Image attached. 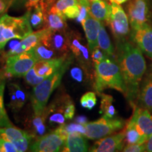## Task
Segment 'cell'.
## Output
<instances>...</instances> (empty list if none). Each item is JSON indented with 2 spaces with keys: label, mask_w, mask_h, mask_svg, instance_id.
<instances>
[{
  "label": "cell",
  "mask_w": 152,
  "mask_h": 152,
  "mask_svg": "<svg viewBox=\"0 0 152 152\" xmlns=\"http://www.w3.org/2000/svg\"><path fill=\"white\" fill-rule=\"evenodd\" d=\"M117 59L125 87L124 94L131 105L134 106L140 82L147 69L145 59L138 47L125 40L118 42Z\"/></svg>",
  "instance_id": "obj_1"
},
{
  "label": "cell",
  "mask_w": 152,
  "mask_h": 152,
  "mask_svg": "<svg viewBox=\"0 0 152 152\" xmlns=\"http://www.w3.org/2000/svg\"><path fill=\"white\" fill-rule=\"evenodd\" d=\"M73 58V54H68L66 61L54 73L34 87L31 94V104L34 115H39L45 111L51 95L61 84L63 76L71 65Z\"/></svg>",
  "instance_id": "obj_2"
},
{
  "label": "cell",
  "mask_w": 152,
  "mask_h": 152,
  "mask_svg": "<svg viewBox=\"0 0 152 152\" xmlns=\"http://www.w3.org/2000/svg\"><path fill=\"white\" fill-rule=\"evenodd\" d=\"M94 89L98 94L106 89H113L125 94V87L118 64L110 58L94 64Z\"/></svg>",
  "instance_id": "obj_3"
},
{
  "label": "cell",
  "mask_w": 152,
  "mask_h": 152,
  "mask_svg": "<svg viewBox=\"0 0 152 152\" xmlns=\"http://www.w3.org/2000/svg\"><path fill=\"white\" fill-rule=\"evenodd\" d=\"M30 16V10H28L22 16L5 14L0 17V52L11 39H23L33 33Z\"/></svg>",
  "instance_id": "obj_4"
},
{
  "label": "cell",
  "mask_w": 152,
  "mask_h": 152,
  "mask_svg": "<svg viewBox=\"0 0 152 152\" xmlns=\"http://www.w3.org/2000/svg\"><path fill=\"white\" fill-rule=\"evenodd\" d=\"M68 132L65 124L59 125L53 132L44 134L35 139L29 146L30 151L35 152H58L62 151Z\"/></svg>",
  "instance_id": "obj_5"
},
{
  "label": "cell",
  "mask_w": 152,
  "mask_h": 152,
  "mask_svg": "<svg viewBox=\"0 0 152 152\" xmlns=\"http://www.w3.org/2000/svg\"><path fill=\"white\" fill-rule=\"evenodd\" d=\"M84 125L85 137L90 140H99L122 129L125 121L121 118H107L103 116L97 121L87 122Z\"/></svg>",
  "instance_id": "obj_6"
},
{
  "label": "cell",
  "mask_w": 152,
  "mask_h": 152,
  "mask_svg": "<svg viewBox=\"0 0 152 152\" xmlns=\"http://www.w3.org/2000/svg\"><path fill=\"white\" fill-rule=\"evenodd\" d=\"M37 61L33 49H31L28 52L7 57L4 71L8 76L23 77Z\"/></svg>",
  "instance_id": "obj_7"
},
{
  "label": "cell",
  "mask_w": 152,
  "mask_h": 152,
  "mask_svg": "<svg viewBox=\"0 0 152 152\" xmlns=\"http://www.w3.org/2000/svg\"><path fill=\"white\" fill-rule=\"evenodd\" d=\"M128 20V16L120 4L111 3V14L107 24L109 25L114 37L118 42L125 41L130 32Z\"/></svg>",
  "instance_id": "obj_8"
},
{
  "label": "cell",
  "mask_w": 152,
  "mask_h": 152,
  "mask_svg": "<svg viewBox=\"0 0 152 152\" xmlns=\"http://www.w3.org/2000/svg\"><path fill=\"white\" fill-rule=\"evenodd\" d=\"M47 31V28H44L43 29L33 32L24 39H21L20 42H11L9 45L8 50L4 53L3 58L6 59L7 57L21 54L34 48L38 44L41 42Z\"/></svg>",
  "instance_id": "obj_9"
},
{
  "label": "cell",
  "mask_w": 152,
  "mask_h": 152,
  "mask_svg": "<svg viewBox=\"0 0 152 152\" xmlns=\"http://www.w3.org/2000/svg\"><path fill=\"white\" fill-rule=\"evenodd\" d=\"M0 137L14 144L18 152L26 151L34 139L30 132L14 126L0 128Z\"/></svg>",
  "instance_id": "obj_10"
},
{
  "label": "cell",
  "mask_w": 152,
  "mask_h": 152,
  "mask_svg": "<svg viewBox=\"0 0 152 152\" xmlns=\"http://www.w3.org/2000/svg\"><path fill=\"white\" fill-rule=\"evenodd\" d=\"M68 32L65 30H52L47 28V31L42 42L54 50L59 56L69 53Z\"/></svg>",
  "instance_id": "obj_11"
},
{
  "label": "cell",
  "mask_w": 152,
  "mask_h": 152,
  "mask_svg": "<svg viewBox=\"0 0 152 152\" xmlns=\"http://www.w3.org/2000/svg\"><path fill=\"white\" fill-rule=\"evenodd\" d=\"M150 0H131L128 7V18L132 29L147 23L149 18Z\"/></svg>",
  "instance_id": "obj_12"
},
{
  "label": "cell",
  "mask_w": 152,
  "mask_h": 152,
  "mask_svg": "<svg viewBox=\"0 0 152 152\" xmlns=\"http://www.w3.org/2000/svg\"><path fill=\"white\" fill-rule=\"evenodd\" d=\"M68 35L69 49L75 58L81 64L83 68H87L90 64V53L88 47L83 44L80 34L75 31H70Z\"/></svg>",
  "instance_id": "obj_13"
},
{
  "label": "cell",
  "mask_w": 152,
  "mask_h": 152,
  "mask_svg": "<svg viewBox=\"0 0 152 152\" xmlns=\"http://www.w3.org/2000/svg\"><path fill=\"white\" fill-rule=\"evenodd\" d=\"M131 39L142 52L152 58V27L144 23L136 29H132Z\"/></svg>",
  "instance_id": "obj_14"
},
{
  "label": "cell",
  "mask_w": 152,
  "mask_h": 152,
  "mask_svg": "<svg viewBox=\"0 0 152 152\" xmlns=\"http://www.w3.org/2000/svg\"><path fill=\"white\" fill-rule=\"evenodd\" d=\"M125 131L113 136L99 139L90 148L92 152H113L122 151L124 148Z\"/></svg>",
  "instance_id": "obj_15"
},
{
  "label": "cell",
  "mask_w": 152,
  "mask_h": 152,
  "mask_svg": "<svg viewBox=\"0 0 152 152\" xmlns=\"http://www.w3.org/2000/svg\"><path fill=\"white\" fill-rule=\"evenodd\" d=\"M68 54L69 53L52 59L38 61L33 67L34 71L38 76L46 79L47 77L54 73L64 64Z\"/></svg>",
  "instance_id": "obj_16"
},
{
  "label": "cell",
  "mask_w": 152,
  "mask_h": 152,
  "mask_svg": "<svg viewBox=\"0 0 152 152\" xmlns=\"http://www.w3.org/2000/svg\"><path fill=\"white\" fill-rule=\"evenodd\" d=\"M102 24V22L94 18L90 14L82 23L88 43V49L91 53L98 47V35Z\"/></svg>",
  "instance_id": "obj_17"
},
{
  "label": "cell",
  "mask_w": 152,
  "mask_h": 152,
  "mask_svg": "<svg viewBox=\"0 0 152 152\" xmlns=\"http://www.w3.org/2000/svg\"><path fill=\"white\" fill-rule=\"evenodd\" d=\"M131 119L135 122L139 129L148 140L152 134V115L149 110L134 106V113Z\"/></svg>",
  "instance_id": "obj_18"
},
{
  "label": "cell",
  "mask_w": 152,
  "mask_h": 152,
  "mask_svg": "<svg viewBox=\"0 0 152 152\" xmlns=\"http://www.w3.org/2000/svg\"><path fill=\"white\" fill-rule=\"evenodd\" d=\"M8 90L10 98L8 106L11 111H18L22 109L27 100L26 92L18 83H9Z\"/></svg>",
  "instance_id": "obj_19"
},
{
  "label": "cell",
  "mask_w": 152,
  "mask_h": 152,
  "mask_svg": "<svg viewBox=\"0 0 152 152\" xmlns=\"http://www.w3.org/2000/svg\"><path fill=\"white\" fill-rule=\"evenodd\" d=\"M86 137L79 132L68 133L62 151L85 152L88 151V144Z\"/></svg>",
  "instance_id": "obj_20"
},
{
  "label": "cell",
  "mask_w": 152,
  "mask_h": 152,
  "mask_svg": "<svg viewBox=\"0 0 152 152\" xmlns=\"http://www.w3.org/2000/svg\"><path fill=\"white\" fill-rule=\"evenodd\" d=\"M137 99L142 107L148 109L152 114V71L140 85Z\"/></svg>",
  "instance_id": "obj_21"
},
{
  "label": "cell",
  "mask_w": 152,
  "mask_h": 152,
  "mask_svg": "<svg viewBox=\"0 0 152 152\" xmlns=\"http://www.w3.org/2000/svg\"><path fill=\"white\" fill-rule=\"evenodd\" d=\"M111 11V4L106 0H92L90 4V14L101 22L109 20Z\"/></svg>",
  "instance_id": "obj_22"
},
{
  "label": "cell",
  "mask_w": 152,
  "mask_h": 152,
  "mask_svg": "<svg viewBox=\"0 0 152 152\" xmlns=\"http://www.w3.org/2000/svg\"><path fill=\"white\" fill-rule=\"evenodd\" d=\"M45 28L52 30H65L67 28L65 16L57 11L54 5L47 11Z\"/></svg>",
  "instance_id": "obj_23"
},
{
  "label": "cell",
  "mask_w": 152,
  "mask_h": 152,
  "mask_svg": "<svg viewBox=\"0 0 152 152\" xmlns=\"http://www.w3.org/2000/svg\"><path fill=\"white\" fill-rule=\"evenodd\" d=\"M147 141V138L144 135L143 133L140 130L135 122L130 118L125 130V143L128 144L137 143L143 144Z\"/></svg>",
  "instance_id": "obj_24"
},
{
  "label": "cell",
  "mask_w": 152,
  "mask_h": 152,
  "mask_svg": "<svg viewBox=\"0 0 152 152\" xmlns=\"http://www.w3.org/2000/svg\"><path fill=\"white\" fill-rule=\"evenodd\" d=\"M7 75L5 71L0 72V128L14 126L8 116L4 102V93L7 83Z\"/></svg>",
  "instance_id": "obj_25"
},
{
  "label": "cell",
  "mask_w": 152,
  "mask_h": 152,
  "mask_svg": "<svg viewBox=\"0 0 152 152\" xmlns=\"http://www.w3.org/2000/svg\"><path fill=\"white\" fill-rule=\"evenodd\" d=\"M46 14L47 11L43 4L39 2L33 9L30 12V22L32 28L34 29H39L46 26Z\"/></svg>",
  "instance_id": "obj_26"
},
{
  "label": "cell",
  "mask_w": 152,
  "mask_h": 152,
  "mask_svg": "<svg viewBox=\"0 0 152 152\" xmlns=\"http://www.w3.org/2000/svg\"><path fill=\"white\" fill-rule=\"evenodd\" d=\"M101 99V111L100 113L103 114V116L107 118H113L117 114V111L113 105V99L112 96L109 94L100 93Z\"/></svg>",
  "instance_id": "obj_27"
},
{
  "label": "cell",
  "mask_w": 152,
  "mask_h": 152,
  "mask_svg": "<svg viewBox=\"0 0 152 152\" xmlns=\"http://www.w3.org/2000/svg\"><path fill=\"white\" fill-rule=\"evenodd\" d=\"M98 47L102 49L108 56L111 57L114 54V48L110 40L109 36L104 28V25L101 26L98 35Z\"/></svg>",
  "instance_id": "obj_28"
},
{
  "label": "cell",
  "mask_w": 152,
  "mask_h": 152,
  "mask_svg": "<svg viewBox=\"0 0 152 152\" xmlns=\"http://www.w3.org/2000/svg\"><path fill=\"white\" fill-rule=\"evenodd\" d=\"M33 50L38 61L49 60L59 56L54 50L45 45L42 42L33 48Z\"/></svg>",
  "instance_id": "obj_29"
},
{
  "label": "cell",
  "mask_w": 152,
  "mask_h": 152,
  "mask_svg": "<svg viewBox=\"0 0 152 152\" xmlns=\"http://www.w3.org/2000/svg\"><path fill=\"white\" fill-rule=\"evenodd\" d=\"M80 104L85 109L92 110L96 104V94L93 92H88L82 96Z\"/></svg>",
  "instance_id": "obj_30"
},
{
  "label": "cell",
  "mask_w": 152,
  "mask_h": 152,
  "mask_svg": "<svg viewBox=\"0 0 152 152\" xmlns=\"http://www.w3.org/2000/svg\"><path fill=\"white\" fill-rule=\"evenodd\" d=\"M75 107L71 99L67 96L64 104V116L66 119L71 120L75 115Z\"/></svg>",
  "instance_id": "obj_31"
},
{
  "label": "cell",
  "mask_w": 152,
  "mask_h": 152,
  "mask_svg": "<svg viewBox=\"0 0 152 152\" xmlns=\"http://www.w3.org/2000/svg\"><path fill=\"white\" fill-rule=\"evenodd\" d=\"M24 77L25 79H26V83H27L28 85H31V86H35V85H38L39 83H40L42 81H43L44 80H45L43 77L38 76L37 74L35 73V72L34 71L33 68L26 73V75H25Z\"/></svg>",
  "instance_id": "obj_32"
},
{
  "label": "cell",
  "mask_w": 152,
  "mask_h": 152,
  "mask_svg": "<svg viewBox=\"0 0 152 152\" xmlns=\"http://www.w3.org/2000/svg\"><path fill=\"white\" fill-rule=\"evenodd\" d=\"M79 4V0H57L56 2L54 4V7L57 11L62 14L63 11L68 7L75 4Z\"/></svg>",
  "instance_id": "obj_33"
},
{
  "label": "cell",
  "mask_w": 152,
  "mask_h": 152,
  "mask_svg": "<svg viewBox=\"0 0 152 152\" xmlns=\"http://www.w3.org/2000/svg\"><path fill=\"white\" fill-rule=\"evenodd\" d=\"M80 13V4L66 8L63 11L62 14L65 16L66 18L75 19L78 16Z\"/></svg>",
  "instance_id": "obj_34"
},
{
  "label": "cell",
  "mask_w": 152,
  "mask_h": 152,
  "mask_svg": "<svg viewBox=\"0 0 152 152\" xmlns=\"http://www.w3.org/2000/svg\"><path fill=\"white\" fill-rule=\"evenodd\" d=\"M70 73H71L72 79L75 82L83 83L84 80V71L83 70V68L78 67V66L72 68Z\"/></svg>",
  "instance_id": "obj_35"
},
{
  "label": "cell",
  "mask_w": 152,
  "mask_h": 152,
  "mask_svg": "<svg viewBox=\"0 0 152 152\" xmlns=\"http://www.w3.org/2000/svg\"><path fill=\"white\" fill-rule=\"evenodd\" d=\"M0 152H18V150L14 144L0 137Z\"/></svg>",
  "instance_id": "obj_36"
},
{
  "label": "cell",
  "mask_w": 152,
  "mask_h": 152,
  "mask_svg": "<svg viewBox=\"0 0 152 152\" xmlns=\"http://www.w3.org/2000/svg\"><path fill=\"white\" fill-rule=\"evenodd\" d=\"M91 54H92V59L94 62V64L102 61L106 58H109L99 47H96Z\"/></svg>",
  "instance_id": "obj_37"
},
{
  "label": "cell",
  "mask_w": 152,
  "mask_h": 152,
  "mask_svg": "<svg viewBox=\"0 0 152 152\" xmlns=\"http://www.w3.org/2000/svg\"><path fill=\"white\" fill-rule=\"evenodd\" d=\"M125 152H142L146 151V145L145 143L140 144H128L126 147H125L123 149Z\"/></svg>",
  "instance_id": "obj_38"
},
{
  "label": "cell",
  "mask_w": 152,
  "mask_h": 152,
  "mask_svg": "<svg viewBox=\"0 0 152 152\" xmlns=\"http://www.w3.org/2000/svg\"><path fill=\"white\" fill-rule=\"evenodd\" d=\"M65 128L68 133L71 132H79L83 134V135L85 133V128L84 125L80 124V123H71L69 125H65Z\"/></svg>",
  "instance_id": "obj_39"
},
{
  "label": "cell",
  "mask_w": 152,
  "mask_h": 152,
  "mask_svg": "<svg viewBox=\"0 0 152 152\" xmlns=\"http://www.w3.org/2000/svg\"><path fill=\"white\" fill-rule=\"evenodd\" d=\"M11 2V0H0V15L3 14L7 11Z\"/></svg>",
  "instance_id": "obj_40"
},
{
  "label": "cell",
  "mask_w": 152,
  "mask_h": 152,
  "mask_svg": "<svg viewBox=\"0 0 152 152\" xmlns=\"http://www.w3.org/2000/svg\"><path fill=\"white\" fill-rule=\"evenodd\" d=\"M41 0H26V7L28 10H31L40 2Z\"/></svg>",
  "instance_id": "obj_41"
},
{
  "label": "cell",
  "mask_w": 152,
  "mask_h": 152,
  "mask_svg": "<svg viewBox=\"0 0 152 152\" xmlns=\"http://www.w3.org/2000/svg\"><path fill=\"white\" fill-rule=\"evenodd\" d=\"M146 145V151L152 152V134L149 137L147 141L145 142Z\"/></svg>",
  "instance_id": "obj_42"
},
{
  "label": "cell",
  "mask_w": 152,
  "mask_h": 152,
  "mask_svg": "<svg viewBox=\"0 0 152 152\" xmlns=\"http://www.w3.org/2000/svg\"><path fill=\"white\" fill-rule=\"evenodd\" d=\"M75 121L77 123H80V124L85 125L87 123V118L85 116H83V115H80V116H78V117L76 118Z\"/></svg>",
  "instance_id": "obj_43"
},
{
  "label": "cell",
  "mask_w": 152,
  "mask_h": 152,
  "mask_svg": "<svg viewBox=\"0 0 152 152\" xmlns=\"http://www.w3.org/2000/svg\"><path fill=\"white\" fill-rule=\"evenodd\" d=\"M110 1H111V3H116L118 4H123L125 2H126L127 1H128V0H109Z\"/></svg>",
  "instance_id": "obj_44"
},
{
  "label": "cell",
  "mask_w": 152,
  "mask_h": 152,
  "mask_svg": "<svg viewBox=\"0 0 152 152\" xmlns=\"http://www.w3.org/2000/svg\"><path fill=\"white\" fill-rule=\"evenodd\" d=\"M0 60H1V59H0ZM0 66H1V65H0ZM4 71V70H1V68H0V72H1V71Z\"/></svg>",
  "instance_id": "obj_45"
},
{
  "label": "cell",
  "mask_w": 152,
  "mask_h": 152,
  "mask_svg": "<svg viewBox=\"0 0 152 152\" xmlns=\"http://www.w3.org/2000/svg\"><path fill=\"white\" fill-rule=\"evenodd\" d=\"M151 61H152V58H151ZM151 68H152V64H151Z\"/></svg>",
  "instance_id": "obj_46"
},
{
  "label": "cell",
  "mask_w": 152,
  "mask_h": 152,
  "mask_svg": "<svg viewBox=\"0 0 152 152\" xmlns=\"http://www.w3.org/2000/svg\"><path fill=\"white\" fill-rule=\"evenodd\" d=\"M11 1H12V2H13V1H14V0H11Z\"/></svg>",
  "instance_id": "obj_47"
},
{
  "label": "cell",
  "mask_w": 152,
  "mask_h": 152,
  "mask_svg": "<svg viewBox=\"0 0 152 152\" xmlns=\"http://www.w3.org/2000/svg\"><path fill=\"white\" fill-rule=\"evenodd\" d=\"M90 1H92V0H90Z\"/></svg>",
  "instance_id": "obj_48"
}]
</instances>
